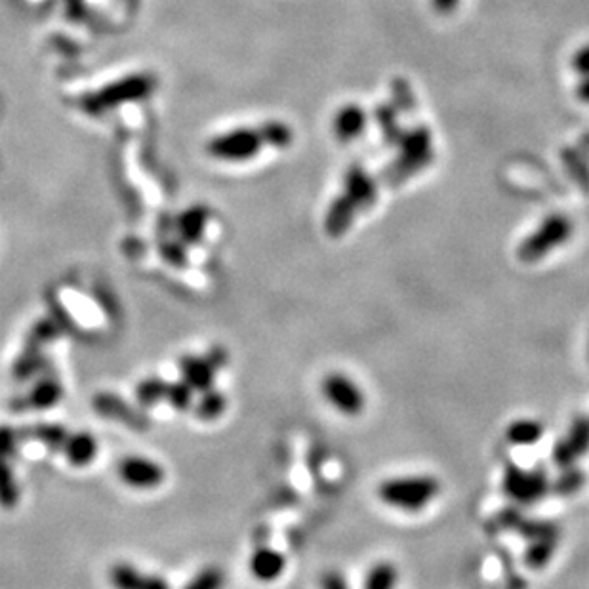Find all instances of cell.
<instances>
[{
    "mask_svg": "<svg viewBox=\"0 0 589 589\" xmlns=\"http://www.w3.org/2000/svg\"><path fill=\"white\" fill-rule=\"evenodd\" d=\"M62 399V388L56 380H43L36 383V388L31 391L29 399H25V404L33 406L36 411H46L56 402Z\"/></svg>",
    "mask_w": 589,
    "mask_h": 589,
    "instance_id": "20",
    "label": "cell"
},
{
    "mask_svg": "<svg viewBox=\"0 0 589 589\" xmlns=\"http://www.w3.org/2000/svg\"><path fill=\"white\" fill-rule=\"evenodd\" d=\"M391 97H393V107L401 113L414 115L416 113V96L411 86V83L402 76H397L391 80Z\"/></svg>",
    "mask_w": 589,
    "mask_h": 589,
    "instance_id": "23",
    "label": "cell"
},
{
    "mask_svg": "<svg viewBox=\"0 0 589 589\" xmlns=\"http://www.w3.org/2000/svg\"><path fill=\"white\" fill-rule=\"evenodd\" d=\"M322 395L338 412L345 416H359L364 411V404H367V397H364L362 390L350 376L341 372H330L324 376Z\"/></svg>",
    "mask_w": 589,
    "mask_h": 589,
    "instance_id": "4",
    "label": "cell"
},
{
    "mask_svg": "<svg viewBox=\"0 0 589 589\" xmlns=\"http://www.w3.org/2000/svg\"><path fill=\"white\" fill-rule=\"evenodd\" d=\"M284 566H287V561H284V557L279 552L271 550V547H259L249 561L252 576L259 582L277 580L282 574Z\"/></svg>",
    "mask_w": 589,
    "mask_h": 589,
    "instance_id": "15",
    "label": "cell"
},
{
    "mask_svg": "<svg viewBox=\"0 0 589 589\" xmlns=\"http://www.w3.org/2000/svg\"><path fill=\"white\" fill-rule=\"evenodd\" d=\"M513 531L523 534L528 542L534 540H559V526L550 521H526L523 515L517 521Z\"/></svg>",
    "mask_w": 589,
    "mask_h": 589,
    "instance_id": "19",
    "label": "cell"
},
{
    "mask_svg": "<svg viewBox=\"0 0 589 589\" xmlns=\"http://www.w3.org/2000/svg\"><path fill=\"white\" fill-rule=\"evenodd\" d=\"M505 589H524V582L521 578H512L510 582H507V587Z\"/></svg>",
    "mask_w": 589,
    "mask_h": 589,
    "instance_id": "42",
    "label": "cell"
},
{
    "mask_svg": "<svg viewBox=\"0 0 589 589\" xmlns=\"http://www.w3.org/2000/svg\"><path fill=\"white\" fill-rule=\"evenodd\" d=\"M374 120L380 127V132H381V137L385 144L397 146L404 130L399 125L397 109L393 107V104H378L374 109Z\"/></svg>",
    "mask_w": 589,
    "mask_h": 589,
    "instance_id": "17",
    "label": "cell"
},
{
    "mask_svg": "<svg viewBox=\"0 0 589 589\" xmlns=\"http://www.w3.org/2000/svg\"><path fill=\"white\" fill-rule=\"evenodd\" d=\"M543 435V425L538 420H515L505 430V437L512 444L528 446L536 444Z\"/></svg>",
    "mask_w": 589,
    "mask_h": 589,
    "instance_id": "18",
    "label": "cell"
},
{
    "mask_svg": "<svg viewBox=\"0 0 589 589\" xmlns=\"http://www.w3.org/2000/svg\"><path fill=\"white\" fill-rule=\"evenodd\" d=\"M397 580H399L397 566L388 561H381V563H376L369 571L367 580H364V589H395Z\"/></svg>",
    "mask_w": 589,
    "mask_h": 589,
    "instance_id": "21",
    "label": "cell"
},
{
    "mask_svg": "<svg viewBox=\"0 0 589 589\" xmlns=\"http://www.w3.org/2000/svg\"><path fill=\"white\" fill-rule=\"evenodd\" d=\"M162 258H167L170 263H174V266H184L186 250L179 242H167V245L162 247Z\"/></svg>",
    "mask_w": 589,
    "mask_h": 589,
    "instance_id": "37",
    "label": "cell"
},
{
    "mask_svg": "<svg viewBox=\"0 0 589 589\" xmlns=\"http://www.w3.org/2000/svg\"><path fill=\"white\" fill-rule=\"evenodd\" d=\"M559 540H534L526 547L524 561L531 568H542L553 557Z\"/></svg>",
    "mask_w": 589,
    "mask_h": 589,
    "instance_id": "26",
    "label": "cell"
},
{
    "mask_svg": "<svg viewBox=\"0 0 589 589\" xmlns=\"http://www.w3.org/2000/svg\"><path fill=\"white\" fill-rule=\"evenodd\" d=\"M441 493V482L432 475H404L383 481L378 496L383 503L402 512H420Z\"/></svg>",
    "mask_w": 589,
    "mask_h": 589,
    "instance_id": "1",
    "label": "cell"
},
{
    "mask_svg": "<svg viewBox=\"0 0 589 589\" xmlns=\"http://www.w3.org/2000/svg\"><path fill=\"white\" fill-rule=\"evenodd\" d=\"M17 441H19L17 433L14 430L6 428V425H3V428H0V458L8 460L15 452Z\"/></svg>",
    "mask_w": 589,
    "mask_h": 589,
    "instance_id": "36",
    "label": "cell"
},
{
    "mask_svg": "<svg viewBox=\"0 0 589 589\" xmlns=\"http://www.w3.org/2000/svg\"><path fill=\"white\" fill-rule=\"evenodd\" d=\"M64 451H66L69 463H73L76 467H85L96 460L97 442L90 433H75V435L67 437V441L64 444Z\"/></svg>",
    "mask_w": 589,
    "mask_h": 589,
    "instance_id": "16",
    "label": "cell"
},
{
    "mask_svg": "<svg viewBox=\"0 0 589 589\" xmlns=\"http://www.w3.org/2000/svg\"><path fill=\"white\" fill-rule=\"evenodd\" d=\"M561 158L564 162L566 172L571 174V178L576 181V184L582 189L587 191L589 189V170H587L585 160L580 157V153L574 151V149H564L561 153Z\"/></svg>",
    "mask_w": 589,
    "mask_h": 589,
    "instance_id": "29",
    "label": "cell"
},
{
    "mask_svg": "<svg viewBox=\"0 0 589 589\" xmlns=\"http://www.w3.org/2000/svg\"><path fill=\"white\" fill-rule=\"evenodd\" d=\"M118 475L128 486L137 491L157 489L167 479V473L162 467L147 458L128 456L118 463Z\"/></svg>",
    "mask_w": 589,
    "mask_h": 589,
    "instance_id": "9",
    "label": "cell"
},
{
    "mask_svg": "<svg viewBox=\"0 0 589 589\" xmlns=\"http://www.w3.org/2000/svg\"><path fill=\"white\" fill-rule=\"evenodd\" d=\"M552 456H553V462L561 467V470H564V467L574 465V462L578 460V456H576L574 449L571 446V442H568V439H566V437L559 439V441L553 444Z\"/></svg>",
    "mask_w": 589,
    "mask_h": 589,
    "instance_id": "35",
    "label": "cell"
},
{
    "mask_svg": "<svg viewBox=\"0 0 589 589\" xmlns=\"http://www.w3.org/2000/svg\"><path fill=\"white\" fill-rule=\"evenodd\" d=\"M571 66H573V69L580 76H587L589 75V45H585V46H582L580 50L574 52Z\"/></svg>",
    "mask_w": 589,
    "mask_h": 589,
    "instance_id": "39",
    "label": "cell"
},
{
    "mask_svg": "<svg viewBox=\"0 0 589 589\" xmlns=\"http://www.w3.org/2000/svg\"><path fill=\"white\" fill-rule=\"evenodd\" d=\"M115 589H170L168 582L157 574H146L130 564H115L109 574Z\"/></svg>",
    "mask_w": 589,
    "mask_h": 589,
    "instance_id": "10",
    "label": "cell"
},
{
    "mask_svg": "<svg viewBox=\"0 0 589 589\" xmlns=\"http://www.w3.org/2000/svg\"><path fill=\"white\" fill-rule=\"evenodd\" d=\"M566 439H568V442H571L578 458L587 454V451H589V418H585V416L574 418L571 430H568Z\"/></svg>",
    "mask_w": 589,
    "mask_h": 589,
    "instance_id": "32",
    "label": "cell"
},
{
    "mask_svg": "<svg viewBox=\"0 0 589 589\" xmlns=\"http://www.w3.org/2000/svg\"><path fill=\"white\" fill-rule=\"evenodd\" d=\"M33 439H36L38 442L46 444L48 449L57 451V449H64V444L67 441V432L62 425H54V423H43V425H36V428L31 430Z\"/></svg>",
    "mask_w": 589,
    "mask_h": 589,
    "instance_id": "28",
    "label": "cell"
},
{
    "mask_svg": "<svg viewBox=\"0 0 589 589\" xmlns=\"http://www.w3.org/2000/svg\"><path fill=\"white\" fill-rule=\"evenodd\" d=\"M94 406H96V411L101 416L111 418V420H120L123 423H127L128 428L141 430V428H144V423H146L144 416L137 414L136 411H132L123 399H118V397H115L111 393H99L94 399Z\"/></svg>",
    "mask_w": 589,
    "mask_h": 589,
    "instance_id": "14",
    "label": "cell"
},
{
    "mask_svg": "<svg viewBox=\"0 0 589 589\" xmlns=\"http://www.w3.org/2000/svg\"><path fill=\"white\" fill-rule=\"evenodd\" d=\"M151 90V80L147 76H130L120 80V83L101 90L99 94L92 96L90 99H86V111H104L109 107L118 106L120 101H127V99H137V97H144L147 92Z\"/></svg>",
    "mask_w": 589,
    "mask_h": 589,
    "instance_id": "7",
    "label": "cell"
},
{
    "mask_svg": "<svg viewBox=\"0 0 589 589\" xmlns=\"http://www.w3.org/2000/svg\"><path fill=\"white\" fill-rule=\"evenodd\" d=\"M432 6L439 15H452L460 6V0H432Z\"/></svg>",
    "mask_w": 589,
    "mask_h": 589,
    "instance_id": "40",
    "label": "cell"
},
{
    "mask_svg": "<svg viewBox=\"0 0 589 589\" xmlns=\"http://www.w3.org/2000/svg\"><path fill=\"white\" fill-rule=\"evenodd\" d=\"M207 218H208V214L205 208H193L188 214L181 216V219H179L181 237H184L188 242H197L200 239L202 231H205Z\"/></svg>",
    "mask_w": 589,
    "mask_h": 589,
    "instance_id": "27",
    "label": "cell"
},
{
    "mask_svg": "<svg viewBox=\"0 0 589 589\" xmlns=\"http://www.w3.org/2000/svg\"><path fill=\"white\" fill-rule=\"evenodd\" d=\"M226 584V576L219 571L218 566H208L205 571H200L188 585L186 589H221Z\"/></svg>",
    "mask_w": 589,
    "mask_h": 589,
    "instance_id": "33",
    "label": "cell"
},
{
    "mask_svg": "<svg viewBox=\"0 0 589 589\" xmlns=\"http://www.w3.org/2000/svg\"><path fill=\"white\" fill-rule=\"evenodd\" d=\"M343 195L353 202L359 212H367L378 200V179L355 162L343 174Z\"/></svg>",
    "mask_w": 589,
    "mask_h": 589,
    "instance_id": "8",
    "label": "cell"
},
{
    "mask_svg": "<svg viewBox=\"0 0 589 589\" xmlns=\"http://www.w3.org/2000/svg\"><path fill=\"white\" fill-rule=\"evenodd\" d=\"M167 391H168V383L167 381H162L158 378H147V380H144L137 385L136 397H137V401L141 404L149 406V404L158 402L160 399H167Z\"/></svg>",
    "mask_w": 589,
    "mask_h": 589,
    "instance_id": "31",
    "label": "cell"
},
{
    "mask_svg": "<svg viewBox=\"0 0 589 589\" xmlns=\"http://www.w3.org/2000/svg\"><path fill=\"white\" fill-rule=\"evenodd\" d=\"M397 147H399V157L409 162L416 172L428 168L435 158L432 130L425 125H416L409 130H404Z\"/></svg>",
    "mask_w": 589,
    "mask_h": 589,
    "instance_id": "6",
    "label": "cell"
},
{
    "mask_svg": "<svg viewBox=\"0 0 589 589\" xmlns=\"http://www.w3.org/2000/svg\"><path fill=\"white\" fill-rule=\"evenodd\" d=\"M573 221L564 214H552L542 219L536 231H533L517 249V258L523 263H536L552 250L563 247L573 237Z\"/></svg>",
    "mask_w": 589,
    "mask_h": 589,
    "instance_id": "2",
    "label": "cell"
},
{
    "mask_svg": "<svg viewBox=\"0 0 589 589\" xmlns=\"http://www.w3.org/2000/svg\"><path fill=\"white\" fill-rule=\"evenodd\" d=\"M357 214L359 210L355 208L353 202L343 193L338 195L329 205L327 216H324V231H327L329 237H334V239L345 235L351 229Z\"/></svg>",
    "mask_w": 589,
    "mask_h": 589,
    "instance_id": "12",
    "label": "cell"
},
{
    "mask_svg": "<svg viewBox=\"0 0 589 589\" xmlns=\"http://www.w3.org/2000/svg\"><path fill=\"white\" fill-rule=\"evenodd\" d=\"M19 500V486L15 481V475L12 472V467L8 465V460L0 458V505L6 507H15Z\"/></svg>",
    "mask_w": 589,
    "mask_h": 589,
    "instance_id": "24",
    "label": "cell"
},
{
    "mask_svg": "<svg viewBox=\"0 0 589 589\" xmlns=\"http://www.w3.org/2000/svg\"><path fill=\"white\" fill-rule=\"evenodd\" d=\"M167 399L170 401V404L178 411H188L191 406V388L184 381V383H168V391H167Z\"/></svg>",
    "mask_w": 589,
    "mask_h": 589,
    "instance_id": "34",
    "label": "cell"
},
{
    "mask_svg": "<svg viewBox=\"0 0 589 589\" xmlns=\"http://www.w3.org/2000/svg\"><path fill=\"white\" fill-rule=\"evenodd\" d=\"M263 144H269L273 147H289L294 139V132L289 125L279 123V120H269V123H263L259 128Z\"/></svg>",
    "mask_w": 589,
    "mask_h": 589,
    "instance_id": "22",
    "label": "cell"
},
{
    "mask_svg": "<svg viewBox=\"0 0 589 589\" xmlns=\"http://www.w3.org/2000/svg\"><path fill=\"white\" fill-rule=\"evenodd\" d=\"M584 484H585L584 472L578 470V467L571 465V467H564L559 479L553 482V491L561 496H571V494L582 491Z\"/></svg>",
    "mask_w": 589,
    "mask_h": 589,
    "instance_id": "30",
    "label": "cell"
},
{
    "mask_svg": "<svg viewBox=\"0 0 589 589\" xmlns=\"http://www.w3.org/2000/svg\"><path fill=\"white\" fill-rule=\"evenodd\" d=\"M263 139L259 130L254 128H239L228 134L214 137L208 146V151L221 160H249L259 153Z\"/></svg>",
    "mask_w": 589,
    "mask_h": 589,
    "instance_id": "5",
    "label": "cell"
},
{
    "mask_svg": "<svg viewBox=\"0 0 589 589\" xmlns=\"http://www.w3.org/2000/svg\"><path fill=\"white\" fill-rule=\"evenodd\" d=\"M574 94L582 101V104H587L589 106V75L587 76H582V80L578 83Z\"/></svg>",
    "mask_w": 589,
    "mask_h": 589,
    "instance_id": "41",
    "label": "cell"
},
{
    "mask_svg": "<svg viewBox=\"0 0 589 589\" xmlns=\"http://www.w3.org/2000/svg\"><path fill=\"white\" fill-rule=\"evenodd\" d=\"M367 123H369L367 111L357 104H348L336 113L332 128L340 141L350 144V141H355L357 137L362 136L364 130H367Z\"/></svg>",
    "mask_w": 589,
    "mask_h": 589,
    "instance_id": "11",
    "label": "cell"
},
{
    "mask_svg": "<svg viewBox=\"0 0 589 589\" xmlns=\"http://www.w3.org/2000/svg\"><path fill=\"white\" fill-rule=\"evenodd\" d=\"M179 371L191 390L205 393L212 390L218 369L208 357H184L179 361Z\"/></svg>",
    "mask_w": 589,
    "mask_h": 589,
    "instance_id": "13",
    "label": "cell"
},
{
    "mask_svg": "<svg viewBox=\"0 0 589 589\" xmlns=\"http://www.w3.org/2000/svg\"><path fill=\"white\" fill-rule=\"evenodd\" d=\"M226 409H228L226 395H221V393H218L214 390H208V391L202 393L200 401L195 406L197 416L200 420H216L223 412H226Z\"/></svg>",
    "mask_w": 589,
    "mask_h": 589,
    "instance_id": "25",
    "label": "cell"
},
{
    "mask_svg": "<svg viewBox=\"0 0 589 589\" xmlns=\"http://www.w3.org/2000/svg\"><path fill=\"white\" fill-rule=\"evenodd\" d=\"M550 481H547V475L540 467L533 472H524L523 467L510 463L505 467L503 479H502V489L505 496H510L512 500L531 505L540 502L547 491H550Z\"/></svg>",
    "mask_w": 589,
    "mask_h": 589,
    "instance_id": "3",
    "label": "cell"
},
{
    "mask_svg": "<svg viewBox=\"0 0 589 589\" xmlns=\"http://www.w3.org/2000/svg\"><path fill=\"white\" fill-rule=\"evenodd\" d=\"M320 589H351L348 580L341 576L338 571H329L324 573L320 578Z\"/></svg>",
    "mask_w": 589,
    "mask_h": 589,
    "instance_id": "38",
    "label": "cell"
}]
</instances>
